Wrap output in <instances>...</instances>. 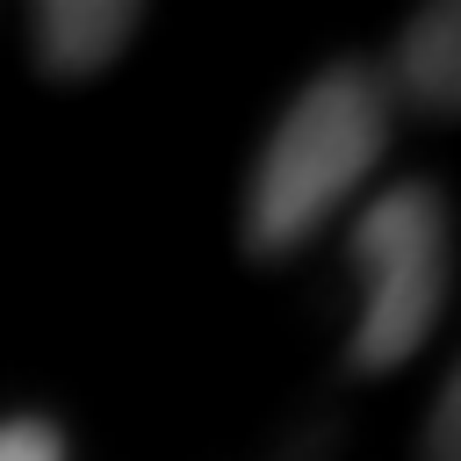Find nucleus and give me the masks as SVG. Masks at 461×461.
<instances>
[{
	"instance_id": "5",
	"label": "nucleus",
	"mask_w": 461,
	"mask_h": 461,
	"mask_svg": "<svg viewBox=\"0 0 461 461\" xmlns=\"http://www.w3.org/2000/svg\"><path fill=\"white\" fill-rule=\"evenodd\" d=\"M0 461H65V432L50 418H0Z\"/></svg>"
},
{
	"instance_id": "6",
	"label": "nucleus",
	"mask_w": 461,
	"mask_h": 461,
	"mask_svg": "<svg viewBox=\"0 0 461 461\" xmlns=\"http://www.w3.org/2000/svg\"><path fill=\"white\" fill-rule=\"evenodd\" d=\"M425 461H461V375L439 382V403L425 418Z\"/></svg>"
},
{
	"instance_id": "2",
	"label": "nucleus",
	"mask_w": 461,
	"mask_h": 461,
	"mask_svg": "<svg viewBox=\"0 0 461 461\" xmlns=\"http://www.w3.org/2000/svg\"><path fill=\"white\" fill-rule=\"evenodd\" d=\"M353 274H360V324L346 346L353 375L403 367L439 310H447V202L425 180L382 187L353 216Z\"/></svg>"
},
{
	"instance_id": "4",
	"label": "nucleus",
	"mask_w": 461,
	"mask_h": 461,
	"mask_svg": "<svg viewBox=\"0 0 461 461\" xmlns=\"http://www.w3.org/2000/svg\"><path fill=\"white\" fill-rule=\"evenodd\" d=\"M411 101L425 115H454L461 108V14L439 0V7H418L411 29L396 36V79H389V101Z\"/></svg>"
},
{
	"instance_id": "3",
	"label": "nucleus",
	"mask_w": 461,
	"mask_h": 461,
	"mask_svg": "<svg viewBox=\"0 0 461 461\" xmlns=\"http://www.w3.org/2000/svg\"><path fill=\"white\" fill-rule=\"evenodd\" d=\"M144 7L130 0H43L29 14V36H36V65L50 79H94L101 65L122 58V43L137 36Z\"/></svg>"
},
{
	"instance_id": "1",
	"label": "nucleus",
	"mask_w": 461,
	"mask_h": 461,
	"mask_svg": "<svg viewBox=\"0 0 461 461\" xmlns=\"http://www.w3.org/2000/svg\"><path fill=\"white\" fill-rule=\"evenodd\" d=\"M382 151H389V79L360 58L324 65L288 101V115L274 122V137L252 166L245 245L259 259H281L303 238H317L375 180Z\"/></svg>"
}]
</instances>
